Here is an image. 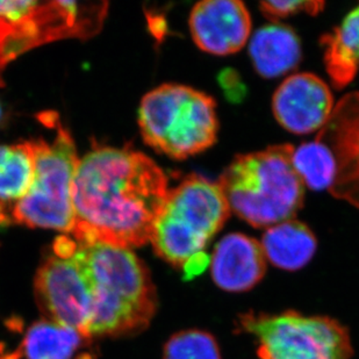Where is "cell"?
<instances>
[{"label": "cell", "mask_w": 359, "mask_h": 359, "mask_svg": "<svg viewBox=\"0 0 359 359\" xmlns=\"http://www.w3.org/2000/svg\"><path fill=\"white\" fill-rule=\"evenodd\" d=\"M335 107L328 85L309 72L290 76L276 90L272 111L279 125L304 135L325 125Z\"/></svg>", "instance_id": "obj_11"}, {"label": "cell", "mask_w": 359, "mask_h": 359, "mask_svg": "<svg viewBox=\"0 0 359 359\" xmlns=\"http://www.w3.org/2000/svg\"><path fill=\"white\" fill-rule=\"evenodd\" d=\"M190 31L194 43L207 54H235L250 38V13L238 0L200 1L191 11Z\"/></svg>", "instance_id": "obj_12"}, {"label": "cell", "mask_w": 359, "mask_h": 359, "mask_svg": "<svg viewBox=\"0 0 359 359\" xmlns=\"http://www.w3.org/2000/svg\"><path fill=\"white\" fill-rule=\"evenodd\" d=\"M231 214L219 184L192 175L169 190L149 242L163 261L183 270L222 229Z\"/></svg>", "instance_id": "obj_4"}, {"label": "cell", "mask_w": 359, "mask_h": 359, "mask_svg": "<svg viewBox=\"0 0 359 359\" xmlns=\"http://www.w3.org/2000/svg\"><path fill=\"white\" fill-rule=\"evenodd\" d=\"M169 190L164 171L144 154L129 147H93L74 177L72 238L141 247L149 242Z\"/></svg>", "instance_id": "obj_1"}, {"label": "cell", "mask_w": 359, "mask_h": 359, "mask_svg": "<svg viewBox=\"0 0 359 359\" xmlns=\"http://www.w3.org/2000/svg\"><path fill=\"white\" fill-rule=\"evenodd\" d=\"M91 342L76 329L43 319L27 329L17 356L25 359H74Z\"/></svg>", "instance_id": "obj_16"}, {"label": "cell", "mask_w": 359, "mask_h": 359, "mask_svg": "<svg viewBox=\"0 0 359 359\" xmlns=\"http://www.w3.org/2000/svg\"><path fill=\"white\" fill-rule=\"evenodd\" d=\"M293 166L305 187L312 190H328L335 177V163L328 148L318 140L302 143L293 151Z\"/></svg>", "instance_id": "obj_19"}, {"label": "cell", "mask_w": 359, "mask_h": 359, "mask_svg": "<svg viewBox=\"0 0 359 359\" xmlns=\"http://www.w3.org/2000/svg\"><path fill=\"white\" fill-rule=\"evenodd\" d=\"M107 3L0 1V86L4 69L32 48L65 38L98 33Z\"/></svg>", "instance_id": "obj_6"}, {"label": "cell", "mask_w": 359, "mask_h": 359, "mask_svg": "<svg viewBox=\"0 0 359 359\" xmlns=\"http://www.w3.org/2000/svg\"><path fill=\"white\" fill-rule=\"evenodd\" d=\"M293 151L291 144H278L236 157L217 182L231 212L256 228L293 220L305 197Z\"/></svg>", "instance_id": "obj_3"}, {"label": "cell", "mask_w": 359, "mask_h": 359, "mask_svg": "<svg viewBox=\"0 0 359 359\" xmlns=\"http://www.w3.org/2000/svg\"><path fill=\"white\" fill-rule=\"evenodd\" d=\"M261 245L265 258L276 268L298 271L312 261L318 241L305 224L293 219L268 228Z\"/></svg>", "instance_id": "obj_15"}, {"label": "cell", "mask_w": 359, "mask_h": 359, "mask_svg": "<svg viewBox=\"0 0 359 359\" xmlns=\"http://www.w3.org/2000/svg\"><path fill=\"white\" fill-rule=\"evenodd\" d=\"M34 157L31 141L0 146V203L20 200L31 187Z\"/></svg>", "instance_id": "obj_18"}, {"label": "cell", "mask_w": 359, "mask_h": 359, "mask_svg": "<svg viewBox=\"0 0 359 359\" xmlns=\"http://www.w3.org/2000/svg\"><path fill=\"white\" fill-rule=\"evenodd\" d=\"M261 11L265 17L270 18L271 20L287 18L293 14L306 12L311 15H316L325 7L322 1H262L259 4Z\"/></svg>", "instance_id": "obj_21"}, {"label": "cell", "mask_w": 359, "mask_h": 359, "mask_svg": "<svg viewBox=\"0 0 359 359\" xmlns=\"http://www.w3.org/2000/svg\"><path fill=\"white\" fill-rule=\"evenodd\" d=\"M316 140L328 148L335 163L329 192L359 210V92L336 104Z\"/></svg>", "instance_id": "obj_10"}, {"label": "cell", "mask_w": 359, "mask_h": 359, "mask_svg": "<svg viewBox=\"0 0 359 359\" xmlns=\"http://www.w3.org/2000/svg\"><path fill=\"white\" fill-rule=\"evenodd\" d=\"M76 241L60 236L35 276V299L44 319L74 328L88 339L92 300L88 280L75 258Z\"/></svg>", "instance_id": "obj_9"}, {"label": "cell", "mask_w": 359, "mask_h": 359, "mask_svg": "<svg viewBox=\"0 0 359 359\" xmlns=\"http://www.w3.org/2000/svg\"><path fill=\"white\" fill-rule=\"evenodd\" d=\"M139 126L148 146L173 160H187L217 142V104L190 86L163 84L143 97Z\"/></svg>", "instance_id": "obj_5"}, {"label": "cell", "mask_w": 359, "mask_h": 359, "mask_svg": "<svg viewBox=\"0 0 359 359\" xmlns=\"http://www.w3.org/2000/svg\"><path fill=\"white\" fill-rule=\"evenodd\" d=\"M75 258L91 295V337L136 335L150 325L158 299L142 259L127 248L79 241Z\"/></svg>", "instance_id": "obj_2"}, {"label": "cell", "mask_w": 359, "mask_h": 359, "mask_svg": "<svg viewBox=\"0 0 359 359\" xmlns=\"http://www.w3.org/2000/svg\"><path fill=\"white\" fill-rule=\"evenodd\" d=\"M163 359H221L220 348L210 332L189 329L168 339Z\"/></svg>", "instance_id": "obj_20"}, {"label": "cell", "mask_w": 359, "mask_h": 359, "mask_svg": "<svg viewBox=\"0 0 359 359\" xmlns=\"http://www.w3.org/2000/svg\"><path fill=\"white\" fill-rule=\"evenodd\" d=\"M8 222H10V219L7 217L6 210L4 208L3 205L0 203V226H5Z\"/></svg>", "instance_id": "obj_23"}, {"label": "cell", "mask_w": 359, "mask_h": 359, "mask_svg": "<svg viewBox=\"0 0 359 359\" xmlns=\"http://www.w3.org/2000/svg\"><path fill=\"white\" fill-rule=\"evenodd\" d=\"M240 332L254 337L259 359H351L349 332L328 316L294 311L249 312L238 318Z\"/></svg>", "instance_id": "obj_8"}, {"label": "cell", "mask_w": 359, "mask_h": 359, "mask_svg": "<svg viewBox=\"0 0 359 359\" xmlns=\"http://www.w3.org/2000/svg\"><path fill=\"white\" fill-rule=\"evenodd\" d=\"M210 275L217 287L228 292L254 288L266 272V258L261 242L231 233L221 238L210 257Z\"/></svg>", "instance_id": "obj_13"}, {"label": "cell", "mask_w": 359, "mask_h": 359, "mask_svg": "<svg viewBox=\"0 0 359 359\" xmlns=\"http://www.w3.org/2000/svg\"><path fill=\"white\" fill-rule=\"evenodd\" d=\"M1 116H3V111H1V107H0V120H1Z\"/></svg>", "instance_id": "obj_24"}, {"label": "cell", "mask_w": 359, "mask_h": 359, "mask_svg": "<svg viewBox=\"0 0 359 359\" xmlns=\"http://www.w3.org/2000/svg\"><path fill=\"white\" fill-rule=\"evenodd\" d=\"M321 42L325 46V70L332 85L339 90L346 88L359 70V6Z\"/></svg>", "instance_id": "obj_17"}, {"label": "cell", "mask_w": 359, "mask_h": 359, "mask_svg": "<svg viewBox=\"0 0 359 359\" xmlns=\"http://www.w3.org/2000/svg\"><path fill=\"white\" fill-rule=\"evenodd\" d=\"M249 54L256 72L264 79H276L297 68L302 60V43L288 26L265 25L255 32Z\"/></svg>", "instance_id": "obj_14"}, {"label": "cell", "mask_w": 359, "mask_h": 359, "mask_svg": "<svg viewBox=\"0 0 359 359\" xmlns=\"http://www.w3.org/2000/svg\"><path fill=\"white\" fill-rule=\"evenodd\" d=\"M56 135L51 142L31 141L34 175L27 194L18 200L11 215L17 224L72 234L75 227L72 183L79 157L70 133L54 114Z\"/></svg>", "instance_id": "obj_7"}, {"label": "cell", "mask_w": 359, "mask_h": 359, "mask_svg": "<svg viewBox=\"0 0 359 359\" xmlns=\"http://www.w3.org/2000/svg\"><path fill=\"white\" fill-rule=\"evenodd\" d=\"M221 88H224V93L229 100H241L245 95V88L238 72L227 69L220 75Z\"/></svg>", "instance_id": "obj_22"}]
</instances>
